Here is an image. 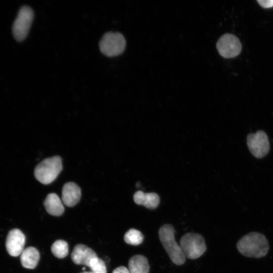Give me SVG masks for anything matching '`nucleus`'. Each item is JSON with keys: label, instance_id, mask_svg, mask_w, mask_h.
Listing matches in <instances>:
<instances>
[{"label": "nucleus", "instance_id": "1", "mask_svg": "<svg viewBox=\"0 0 273 273\" xmlns=\"http://www.w3.org/2000/svg\"><path fill=\"white\" fill-rule=\"evenodd\" d=\"M238 251L248 257L261 258L269 249L268 241L262 234L251 232L242 237L237 243Z\"/></svg>", "mask_w": 273, "mask_h": 273}, {"label": "nucleus", "instance_id": "2", "mask_svg": "<svg viewBox=\"0 0 273 273\" xmlns=\"http://www.w3.org/2000/svg\"><path fill=\"white\" fill-rule=\"evenodd\" d=\"M173 226L169 224L161 226L158 232L160 241L171 261L176 265H180L185 263L186 257L180 246L175 240Z\"/></svg>", "mask_w": 273, "mask_h": 273}, {"label": "nucleus", "instance_id": "3", "mask_svg": "<svg viewBox=\"0 0 273 273\" xmlns=\"http://www.w3.org/2000/svg\"><path fill=\"white\" fill-rule=\"evenodd\" d=\"M62 170V159L59 156L46 158L35 168L36 179L43 185L52 183Z\"/></svg>", "mask_w": 273, "mask_h": 273}, {"label": "nucleus", "instance_id": "4", "mask_svg": "<svg viewBox=\"0 0 273 273\" xmlns=\"http://www.w3.org/2000/svg\"><path fill=\"white\" fill-rule=\"evenodd\" d=\"M180 246L185 256L191 259L200 257L206 250L203 237L193 233H186L182 236Z\"/></svg>", "mask_w": 273, "mask_h": 273}, {"label": "nucleus", "instance_id": "5", "mask_svg": "<svg viewBox=\"0 0 273 273\" xmlns=\"http://www.w3.org/2000/svg\"><path fill=\"white\" fill-rule=\"evenodd\" d=\"M126 46L124 36L120 32H108L101 39L99 47L101 52L108 57H114L122 54Z\"/></svg>", "mask_w": 273, "mask_h": 273}, {"label": "nucleus", "instance_id": "6", "mask_svg": "<svg viewBox=\"0 0 273 273\" xmlns=\"http://www.w3.org/2000/svg\"><path fill=\"white\" fill-rule=\"evenodd\" d=\"M33 18L34 13L30 7L24 6L20 8L12 27V33L16 40L21 41L25 39Z\"/></svg>", "mask_w": 273, "mask_h": 273}, {"label": "nucleus", "instance_id": "7", "mask_svg": "<svg viewBox=\"0 0 273 273\" xmlns=\"http://www.w3.org/2000/svg\"><path fill=\"white\" fill-rule=\"evenodd\" d=\"M247 144L250 152L257 158L264 157L269 150L268 136L266 133L262 130L248 134Z\"/></svg>", "mask_w": 273, "mask_h": 273}, {"label": "nucleus", "instance_id": "8", "mask_svg": "<svg viewBox=\"0 0 273 273\" xmlns=\"http://www.w3.org/2000/svg\"><path fill=\"white\" fill-rule=\"evenodd\" d=\"M216 48L222 57L232 58L240 53L242 45L237 36L232 34L225 33L218 39Z\"/></svg>", "mask_w": 273, "mask_h": 273}, {"label": "nucleus", "instance_id": "9", "mask_svg": "<svg viewBox=\"0 0 273 273\" xmlns=\"http://www.w3.org/2000/svg\"><path fill=\"white\" fill-rule=\"evenodd\" d=\"M25 236L18 229L11 230L7 237L6 247L8 253L12 256L20 255L24 250Z\"/></svg>", "mask_w": 273, "mask_h": 273}, {"label": "nucleus", "instance_id": "10", "mask_svg": "<svg viewBox=\"0 0 273 273\" xmlns=\"http://www.w3.org/2000/svg\"><path fill=\"white\" fill-rule=\"evenodd\" d=\"M97 257L92 249L81 244L74 247L71 255V259L75 264L84 265L89 267L92 261Z\"/></svg>", "mask_w": 273, "mask_h": 273}, {"label": "nucleus", "instance_id": "11", "mask_svg": "<svg viewBox=\"0 0 273 273\" xmlns=\"http://www.w3.org/2000/svg\"><path fill=\"white\" fill-rule=\"evenodd\" d=\"M81 195L79 187L73 182H68L63 186L62 200L68 207H73L80 200Z\"/></svg>", "mask_w": 273, "mask_h": 273}, {"label": "nucleus", "instance_id": "12", "mask_svg": "<svg viewBox=\"0 0 273 273\" xmlns=\"http://www.w3.org/2000/svg\"><path fill=\"white\" fill-rule=\"evenodd\" d=\"M43 205L46 211L54 216H60L64 211L62 202L55 193L49 194L43 202Z\"/></svg>", "mask_w": 273, "mask_h": 273}, {"label": "nucleus", "instance_id": "13", "mask_svg": "<svg viewBox=\"0 0 273 273\" xmlns=\"http://www.w3.org/2000/svg\"><path fill=\"white\" fill-rule=\"evenodd\" d=\"M39 260V253L33 247H28L24 249L20 254L21 264L26 268H34L37 266Z\"/></svg>", "mask_w": 273, "mask_h": 273}, {"label": "nucleus", "instance_id": "14", "mask_svg": "<svg viewBox=\"0 0 273 273\" xmlns=\"http://www.w3.org/2000/svg\"><path fill=\"white\" fill-rule=\"evenodd\" d=\"M130 273H149L150 266L147 258L142 255L133 256L128 261Z\"/></svg>", "mask_w": 273, "mask_h": 273}, {"label": "nucleus", "instance_id": "15", "mask_svg": "<svg viewBox=\"0 0 273 273\" xmlns=\"http://www.w3.org/2000/svg\"><path fill=\"white\" fill-rule=\"evenodd\" d=\"M144 240L142 233L134 229L128 230L124 236V241L128 244L136 246L141 244Z\"/></svg>", "mask_w": 273, "mask_h": 273}, {"label": "nucleus", "instance_id": "16", "mask_svg": "<svg viewBox=\"0 0 273 273\" xmlns=\"http://www.w3.org/2000/svg\"><path fill=\"white\" fill-rule=\"evenodd\" d=\"M51 251L55 257L59 258H64L68 254V245L64 240H57L52 245Z\"/></svg>", "mask_w": 273, "mask_h": 273}, {"label": "nucleus", "instance_id": "17", "mask_svg": "<svg viewBox=\"0 0 273 273\" xmlns=\"http://www.w3.org/2000/svg\"><path fill=\"white\" fill-rule=\"evenodd\" d=\"M160 202L159 196L155 193H146L143 205L145 207L154 209L157 207Z\"/></svg>", "mask_w": 273, "mask_h": 273}, {"label": "nucleus", "instance_id": "18", "mask_svg": "<svg viewBox=\"0 0 273 273\" xmlns=\"http://www.w3.org/2000/svg\"><path fill=\"white\" fill-rule=\"evenodd\" d=\"M91 271L93 273H106V266L104 261L98 257L97 261L90 267Z\"/></svg>", "mask_w": 273, "mask_h": 273}, {"label": "nucleus", "instance_id": "19", "mask_svg": "<svg viewBox=\"0 0 273 273\" xmlns=\"http://www.w3.org/2000/svg\"><path fill=\"white\" fill-rule=\"evenodd\" d=\"M146 193L142 191H138L133 195V200L138 205H143Z\"/></svg>", "mask_w": 273, "mask_h": 273}, {"label": "nucleus", "instance_id": "20", "mask_svg": "<svg viewBox=\"0 0 273 273\" xmlns=\"http://www.w3.org/2000/svg\"><path fill=\"white\" fill-rule=\"evenodd\" d=\"M258 4L264 8H269L273 7V0H258Z\"/></svg>", "mask_w": 273, "mask_h": 273}, {"label": "nucleus", "instance_id": "21", "mask_svg": "<svg viewBox=\"0 0 273 273\" xmlns=\"http://www.w3.org/2000/svg\"><path fill=\"white\" fill-rule=\"evenodd\" d=\"M112 273H130L128 269L125 266H120L115 268Z\"/></svg>", "mask_w": 273, "mask_h": 273}, {"label": "nucleus", "instance_id": "22", "mask_svg": "<svg viewBox=\"0 0 273 273\" xmlns=\"http://www.w3.org/2000/svg\"><path fill=\"white\" fill-rule=\"evenodd\" d=\"M80 273H93L92 271H83Z\"/></svg>", "mask_w": 273, "mask_h": 273}]
</instances>
